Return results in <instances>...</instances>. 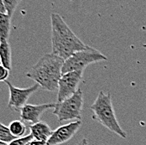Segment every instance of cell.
Returning <instances> with one entry per match:
<instances>
[{
  "instance_id": "18",
  "label": "cell",
  "mask_w": 146,
  "mask_h": 145,
  "mask_svg": "<svg viewBox=\"0 0 146 145\" xmlns=\"http://www.w3.org/2000/svg\"><path fill=\"white\" fill-rule=\"evenodd\" d=\"M26 145H47V142H44V141H37L33 139L32 141H30Z\"/></svg>"
},
{
  "instance_id": "20",
  "label": "cell",
  "mask_w": 146,
  "mask_h": 145,
  "mask_svg": "<svg viewBox=\"0 0 146 145\" xmlns=\"http://www.w3.org/2000/svg\"><path fill=\"white\" fill-rule=\"evenodd\" d=\"M75 145H89V144H88V139L84 138H82L81 141H79Z\"/></svg>"
},
{
  "instance_id": "22",
  "label": "cell",
  "mask_w": 146,
  "mask_h": 145,
  "mask_svg": "<svg viewBox=\"0 0 146 145\" xmlns=\"http://www.w3.org/2000/svg\"><path fill=\"white\" fill-rule=\"evenodd\" d=\"M143 48L146 49V44H143Z\"/></svg>"
},
{
  "instance_id": "5",
  "label": "cell",
  "mask_w": 146,
  "mask_h": 145,
  "mask_svg": "<svg viewBox=\"0 0 146 145\" xmlns=\"http://www.w3.org/2000/svg\"><path fill=\"white\" fill-rule=\"evenodd\" d=\"M83 102V92L79 89L69 98L60 102H56L53 114L56 116L60 122L72 120L82 121Z\"/></svg>"
},
{
  "instance_id": "19",
  "label": "cell",
  "mask_w": 146,
  "mask_h": 145,
  "mask_svg": "<svg viewBox=\"0 0 146 145\" xmlns=\"http://www.w3.org/2000/svg\"><path fill=\"white\" fill-rule=\"evenodd\" d=\"M7 15L6 14V9L3 3V0H0V15Z\"/></svg>"
},
{
  "instance_id": "4",
  "label": "cell",
  "mask_w": 146,
  "mask_h": 145,
  "mask_svg": "<svg viewBox=\"0 0 146 145\" xmlns=\"http://www.w3.org/2000/svg\"><path fill=\"white\" fill-rule=\"evenodd\" d=\"M108 57L99 50L88 46L82 50L77 51L71 57L66 60L62 68V74L83 71L89 65L93 63L107 61Z\"/></svg>"
},
{
  "instance_id": "1",
  "label": "cell",
  "mask_w": 146,
  "mask_h": 145,
  "mask_svg": "<svg viewBox=\"0 0 146 145\" xmlns=\"http://www.w3.org/2000/svg\"><path fill=\"white\" fill-rule=\"evenodd\" d=\"M50 22L52 53L54 55L66 60L76 52L88 47L76 35L59 14L52 13L50 15Z\"/></svg>"
},
{
  "instance_id": "14",
  "label": "cell",
  "mask_w": 146,
  "mask_h": 145,
  "mask_svg": "<svg viewBox=\"0 0 146 145\" xmlns=\"http://www.w3.org/2000/svg\"><path fill=\"white\" fill-rule=\"evenodd\" d=\"M16 138L11 133L9 127L3 125L0 122V141L9 144V143H11Z\"/></svg>"
},
{
  "instance_id": "7",
  "label": "cell",
  "mask_w": 146,
  "mask_h": 145,
  "mask_svg": "<svg viewBox=\"0 0 146 145\" xmlns=\"http://www.w3.org/2000/svg\"><path fill=\"white\" fill-rule=\"evenodd\" d=\"M6 85L9 87V100L8 106L16 111H20L26 104L29 98L36 92L39 88H40L38 84H35L32 87L28 88H19L14 86L9 81H5Z\"/></svg>"
},
{
  "instance_id": "21",
  "label": "cell",
  "mask_w": 146,
  "mask_h": 145,
  "mask_svg": "<svg viewBox=\"0 0 146 145\" xmlns=\"http://www.w3.org/2000/svg\"><path fill=\"white\" fill-rule=\"evenodd\" d=\"M0 145H8V144H6V143H3V142L0 141Z\"/></svg>"
},
{
  "instance_id": "13",
  "label": "cell",
  "mask_w": 146,
  "mask_h": 145,
  "mask_svg": "<svg viewBox=\"0 0 146 145\" xmlns=\"http://www.w3.org/2000/svg\"><path fill=\"white\" fill-rule=\"evenodd\" d=\"M9 128L11 132V133L15 136L16 138H20L25 137V135L27 132V127L22 120L13 121L9 124Z\"/></svg>"
},
{
  "instance_id": "6",
  "label": "cell",
  "mask_w": 146,
  "mask_h": 145,
  "mask_svg": "<svg viewBox=\"0 0 146 145\" xmlns=\"http://www.w3.org/2000/svg\"><path fill=\"white\" fill-rule=\"evenodd\" d=\"M82 80L83 71L62 74L59 81L57 102H62L73 96L80 89L79 86Z\"/></svg>"
},
{
  "instance_id": "12",
  "label": "cell",
  "mask_w": 146,
  "mask_h": 145,
  "mask_svg": "<svg viewBox=\"0 0 146 145\" xmlns=\"http://www.w3.org/2000/svg\"><path fill=\"white\" fill-rule=\"evenodd\" d=\"M11 18L8 15H0V42L8 41L10 36Z\"/></svg>"
},
{
  "instance_id": "17",
  "label": "cell",
  "mask_w": 146,
  "mask_h": 145,
  "mask_svg": "<svg viewBox=\"0 0 146 145\" xmlns=\"http://www.w3.org/2000/svg\"><path fill=\"white\" fill-rule=\"evenodd\" d=\"M9 72L6 67L0 65V81H6L9 76Z\"/></svg>"
},
{
  "instance_id": "23",
  "label": "cell",
  "mask_w": 146,
  "mask_h": 145,
  "mask_svg": "<svg viewBox=\"0 0 146 145\" xmlns=\"http://www.w3.org/2000/svg\"><path fill=\"white\" fill-rule=\"evenodd\" d=\"M0 90H1V87H0Z\"/></svg>"
},
{
  "instance_id": "11",
  "label": "cell",
  "mask_w": 146,
  "mask_h": 145,
  "mask_svg": "<svg viewBox=\"0 0 146 145\" xmlns=\"http://www.w3.org/2000/svg\"><path fill=\"white\" fill-rule=\"evenodd\" d=\"M0 62L9 71L12 70V51L8 41L0 42Z\"/></svg>"
},
{
  "instance_id": "3",
  "label": "cell",
  "mask_w": 146,
  "mask_h": 145,
  "mask_svg": "<svg viewBox=\"0 0 146 145\" xmlns=\"http://www.w3.org/2000/svg\"><path fill=\"white\" fill-rule=\"evenodd\" d=\"M90 109L93 113L92 118L104 128L122 138H127V132L121 128L117 122L110 93L100 91Z\"/></svg>"
},
{
  "instance_id": "15",
  "label": "cell",
  "mask_w": 146,
  "mask_h": 145,
  "mask_svg": "<svg viewBox=\"0 0 146 145\" xmlns=\"http://www.w3.org/2000/svg\"><path fill=\"white\" fill-rule=\"evenodd\" d=\"M3 1L6 9V14L12 19L18 5L20 3V1L19 0H3Z\"/></svg>"
},
{
  "instance_id": "9",
  "label": "cell",
  "mask_w": 146,
  "mask_h": 145,
  "mask_svg": "<svg viewBox=\"0 0 146 145\" xmlns=\"http://www.w3.org/2000/svg\"><path fill=\"white\" fill-rule=\"evenodd\" d=\"M56 103H44L40 105L26 104L20 110V118L24 122L31 123V125L36 124L40 122V117L49 109L55 108Z\"/></svg>"
},
{
  "instance_id": "16",
  "label": "cell",
  "mask_w": 146,
  "mask_h": 145,
  "mask_svg": "<svg viewBox=\"0 0 146 145\" xmlns=\"http://www.w3.org/2000/svg\"><path fill=\"white\" fill-rule=\"evenodd\" d=\"M34 139L33 136L31 134L26 135L24 138H16L15 140L12 141L11 143H9L8 145H26L30 141H32Z\"/></svg>"
},
{
  "instance_id": "2",
  "label": "cell",
  "mask_w": 146,
  "mask_h": 145,
  "mask_svg": "<svg viewBox=\"0 0 146 145\" xmlns=\"http://www.w3.org/2000/svg\"><path fill=\"white\" fill-rule=\"evenodd\" d=\"M64 62L63 59L53 53L44 54L26 73V77L35 81L42 90L58 91Z\"/></svg>"
},
{
  "instance_id": "10",
  "label": "cell",
  "mask_w": 146,
  "mask_h": 145,
  "mask_svg": "<svg viewBox=\"0 0 146 145\" xmlns=\"http://www.w3.org/2000/svg\"><path fill=\"white\" fill-rule=\"evenodd\" d=\"M29 129H30V134L33 136L34 139L37 141L47 142L53 132L50 127L45 122H42L31 125L29 127Z\"/></svg>"
},
{
  "instance_id": "8",
  "label": "cell",
  "mask_w": 146,
  "mask_h": 145,
  "mask_svg": "<svg viewBox=\"0 0 146 145\" xmlns=\"http://www.w3.org/2000/svg\"><path fill=\"white\" fill-rule=\"evenodd\" d=\"M82 121H74L68 124L62 125L53 131L47 141V145H60L71 140L76 134L82 126Z\"/></svg>"
}]
</instances>
